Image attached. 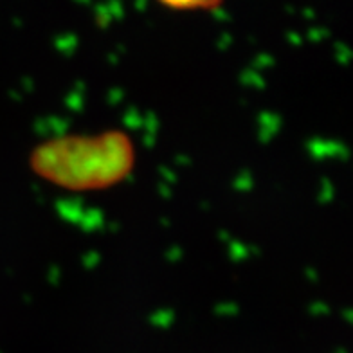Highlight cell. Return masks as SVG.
Returning <instances> with one entry per match:
<instances>
[{
  "label": "cell",
  "instance_id": "obj_1",
  "mask_svg": "<svg viewBox=\"0 0 353 353\" xmlns=\"http://www.w3.org/2000/svg\"><path fill=\"white\" fill-rule=\"evenodd\" d=\"M159 4L175 11H208L222 4V0H157Z\"/></svg>",
  "mask_w": 353,
  "mask_h": 353
}]
</instances>
